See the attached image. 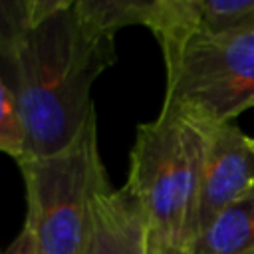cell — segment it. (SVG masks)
I'll return each mask as SVG.
<instances>
[{"instance_id": "obj_13", "label": "cell", "mask_w": 254, "mask_h": 254, "mask_svg": "<svg viewBox=\"0 0 254 254\" xmlns=\"http://www.w3.org/2000/svg\"><path fill=\"white\" fill-rule=\"evenodd\" d=\"M250 147H252V151H254V137H250Z\"/></svg>"}, {"instance_id": "obj_7", "label": "cell", "mask_w": 254, "mask_h": 254, "mask_svg": "<svg viewBox=\"0 0 254 254\" xmlns=\"http://www.w3.org/2000/svg\"><path fill=\"white\" fill-rule=\"evenodd\" d=\"M145 240L147 216L127 185L93 196L83 254H145Z\"/></svg>"}, {"instance_id": "obj_10", "label": "cell", "mask_w": 254, "mask_h": 254, "mask_svg": "<svg viewBox=\"0 0 254 254\" xmlns=\"http://www.w3.org/2000/svg\"><path fill=\"white\" fill-rule=\"evenodd\" d=\"M0 153L22 161L26 157V135L14 91L0 75Z\"/></svg>"}, {"instance_id": "obj_8", "label": "cell", "mask_w": 254, "mask_h": 254, "mask_svg": "<svg viewBox=\"0 0 254 254\" xmlns=\"http://www.w3.org/2000/svg\"><path fill=\"white\" fill-rule=\"evenodd\" d=\"M190 254H254V185L192 240Z\"/></svg>"}, {"instance_id": "obj_12", "label": "cell", "mask_w": 254, "mask_h": 254, "mask_svg": "<svg viewBox=\"0 0 254 254\" xmlns=\"http://www.w3.org/2000/svg\"><path fill=\"white\" fill-rule=\"evenodd\" d=\"M0 254H40V250H38V244H36L30 228L24 224L22 230L18 232V236Z\"/></svg>"}, {"instance_id": "obj_3", "label": "cell", "mask_w": 254, "mask_h": 254, "mask_svg": "<svg viewBox=\"0 0 254 254\" xmlns=\"http://www.w3.org/2000/svg\"><path fill=\"white\" fill-rule=\"evenodd\" d=\"M26 185L30 228L40 254H83L91 224V200L111 189L97 147L95 111L64 151L18 161Z\"/></svg>"}, {"instance_id": "obj_5", "label": "cell", "mask_w": 254, "mask_h": 254, "mask_svg": "<svg viewBox=\"0 0 254 254\" xmlns=\"http://www.w3.org/2000/svg\"><path fill=\"white\" fill-rule=\"evenodd\" d=\"M252 185L254 151L250 137L242 133L234 121L206 125V153L198 185L192 240Z\"/></svg>"}, {"instance_id": "obj_2", "label": "cell", "mask_w": 254, "mask_h": 254, "mask_svg": "<svg viewBox=\"0 0 254 254\" xmlns=\"http://www.w3.org/2000/svg\"><path fill=\"white\" fill-rule=\"evenodd\" d=\"M204 153L206 125L171 109L161 107L137 127L125 185L143 206L149 230L190 246Z\"/></svg>"}, {"instance_id": "obj_6", "label": "cell", "mask_w": 254, "mask_h": 254, "mask_svg": "<svg viewBox=\"0 0 254 254\" xmlns=\"http://www.w3.org/2000/svg\"><path fill=\"white\" fill-rule=\"evenodd\" d=\"M145 26L167 54L192 36L254 32V0H151Z\"/></svg>"}, {"instance_id": "obj_1", "label": "cell", "mask_w": 254, "mask_h": 254, "mask_svg": "<svg viewBox=\"0 0 254 254\" xmlns=\"http://www.w3.org/2000/svg\"><path fill=\"white\" fill-rule=\"evenodd\" d=\"M0 58L26 135V157L64 151L95 111L91 85L115 64V38L91 28L77 0L0 4Z\"/></svg>"}, {"instance_id": "obj_11", "label": "cell", "mask_w": 254, "mask_h": 254, "mask_svg": "<svg viewBox=\"0 0 254 254\" xmlns=\"http://www.w3.org/2000/svg\"><path fill=\"white\" fill-rule=\"evenodd\" d=\"M145 254H190V246L147 228Z\"/></svg>"}, {"instance_id": "obj_9", "label": "cell", "mask_w": 254, "mask_h": 254, "mask_svg": "<svg viewBox=\"0 0 254 254\" xmlns=\"http://www.w3.org/2000/svg\"><path fill=\"white\" fill-rule=\"evenodd\" d=\"M151 0H77L85 22L105 36H113L133 24H147Z\"/></svg>"}, {"instance_id": "obj_4", "label": "cell", "mask_w": 254, "mask_h": 254, "mask_svg": "<svg viewBox=\"0 0 254 254\" xmlns=\"http://www.w3.org/2000/svg\"><path fill=\"white\" fill-rule=\"evenodd\" d=\"M163 60V109L198 125H220L254 107V32L192 36Z\"/></svg>"}]
</instances>
